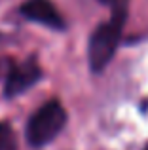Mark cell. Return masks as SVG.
<instances>
[{"instance_id":"obj_1","label":"cell","mask_w":148,"mask_h":150,"mask_svg":"<svg viewBox=\"0 0 148 150\" xmlns=\"http://www.w3.org/2000/svg\"><path fill=\"white\" fill-rule=\"evenodd\" d=\"M125 21L127 13H110V19L95 27V30L91 33L87 42V61L93 72H103L116 55Z\"/></svg>"},{"instance_id":"obj_2","label":"cell","mask_w":148,"mask_h":150,"mask_svg":"<svg viewBox=\"0 0 148 150\" xmlns=\"http://www.w3.org/2000/svg\"><path fill=\"white\" fill-rule=\"evenodd\" d=\"M67 124V110L59 99H51L40 106L29 118L25 127L27 143L34 148H42L49 144Z\"/></svg>"},{"instance_id":"obj_3","label":"cell","mask_w":148,"mask_h":150,"mask_svg":"<svg viewBox=\"0 0 148 150\" xmlns=\"http://www.w3.org/2000/svg\"><path fill=\"white\" fill-rule=\"evenodd\" d=\"M42 67L34 59H27L23 63H11L4 80V95L8 99L17 97L36 86L42 80Z\"/></svg>"},{"instance_id":"obj_4","label":"cell","mask_w":148,"mask_h":150,"mask_svg":"<svg viewBox=\"0 0 148 150\" xmlns=\"http://www.w3.org/2000/svg\"><path fill=\"white\" fill-rule=\"evenodd\" d=\"M21 15L27 21L40 23V25L48 27L51 30H65L67 23H65L61 11L55 8L51 0H25L19 8Z\"/></svg>"},{"instance_id":"obj_5","label":"cell","mask_w":148,"mask_h":150,"mask_svg":"<svg viewBox=\"0 0 148 150\" xmlns=\"http://www.w3.org/2000/svg\"><path fill=\"white\" fill-rule=\"evenodd\" d=\"M0 150H17V137L8 122H0Z\"/></svg>"},{"instance_id":"obj_6","label":"cell","mask_w":148,"mask_h":150,"mask_svg":"<svg viewBox=\"0 0 148 150\" xmlns=\"http://www.w3.org/2000/svg\"><path fill=\"white\" fill-rule=\"evenodd\" d=\"M97 2L106 6L110 13H127V8H129V0H97Z\"/></svg>"},{"instance_id":"obj_7","label":"cell","mask_w":148,"mask_h":150,"mask_svg":"<svg viewBox=\"0 0 148 150\" xmlns=\"http://www.w3.org/2000/svg\"><path fill=\"white\" fill-rule=\"evenodd\" d=\"M0 72H2V63H0Z\"/></svg>"}]
</instances>
